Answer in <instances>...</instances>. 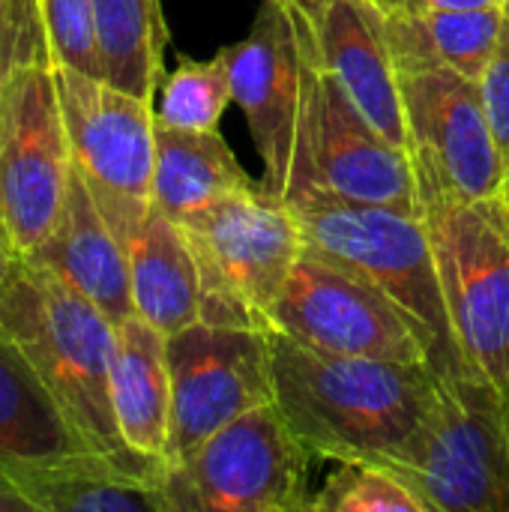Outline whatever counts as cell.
I'll list each match as a JSON object with an SVG mask.
<instances>
[{
  "label": "cell",
  "mask_w": 509,
  "mask_h": 512,
  "mask_svg": "<svg viewBox=\"0 0 509 512\" xmlns=\"http://www.w3.org/2000/svg\"><path fill=\"white\" fill-rule=\"evenodd\" d=\"M312 453L276 402L258 405L168 465V512H312Z\"/></svg>",
  "instance_id": "7"
},
{
  "label": "cell",
  "mask_w": 509,
  "mask_h": 512,
  "mask_svg": "<svg viewBox=\"0 0 509 512\" xmlns=\"http://www.w3.org/2000/svg\"><path fill=\"white\" fill-rule=\"evenodd\" d=\"M273 402L315 459L390 465L426 420L438 372L327 354L267 333Z\"/></svg>",
  "instance_id": "1"
},
{
  "label": "cell",
  "mask_w": 509,
  "mask_h": 512,
  "mask_svg": "<svg viewBox=\"0 0 509 512\" xmlns=\"http://www.w3.org/2000/svg\"><path fill=\"white\" fill-rule=\"evenodd\" d=\"M381 12H426V9H474L498 6L504 0H372Z\"/></svg>",
  "instance_id": "29"
},
{
  "label": "cell",
  "mask_w": 509,
  "mask_h": 512,
  "mask_svg": "<svg viewBox=\"0 0 509 512\" xmlns=\"http://www.w3.org/2000/svg\"><path fill=\"white\" fill-rule=\"evenodd\" d=\"M501 201H504V207L509 210V156H504V180H501Z\"/></svg>",
  "instance_id": "33"
},
{
  "label": "cell",
  "mask_w": 509,
  "mask_h": 512,
  "mask_svg": "<svg viewBox=\"0 0 509 512\" xmlns=\"http://www.w3.org/2000/svg\"><path fill=\"white\" fill-rule=\"evenodd\" d=\"M15 33H18V63H48L42 0H9Z\"/></svg>",
  "instance_id": "28"
},
{
  "label": "cell",
  "mask_w": 509,
  "mask_h": 512,
  "mask_svg": "<svg viewBox=\"0 0 509 512\" xmlns=\"http://www.w3.org/2000/svg\"><path fill=\"white\" fill-rule=\"evenodd\" d=\"M255 186L219 132H183L156 123L153 207L180 222L189 213Z\"/></svg>",
  "instance_id": "21"
},
{
  "label": "cell",
  "mask_w": 509,
  "mask_h": 512,
  "mask_svg": "<svg viewBox=\"0 0 509 512\" xmlns=\"http://www.w3.org/2000/svg\"><path fill=\"white\" fill-rule=\"evenodd\" d=\"M399 87L420 204L426 198H495L504 153L480 81L447 66H399Z\"/></svg>",
  "instance_id": "12"
},
{
  "label": "cell",
  "mask_w": 509,
  "mask_h": 512,
  "mask_svg": "<svg viewBox=\"0 0 509 512\" xmlns=\"http://www.w3.org/2000/svg\"><path fill=\"white\" fill-rule=\"evenodd\" d=\"M54 81L72 168L111 231L129 246L153 210L156 102L66 66L54 69Z\"/></svg>",
  "instance_id": "8"
},
{
  "label": "cell",
  "mask_w": 509,
  "mask_h": 512,
  "mask_svg": "<svg viewBox=\"0 0 509 512\" xmlns=\"http://www.w3.org/2000/svg\"><path fill=\"white\" fill-rule=\"evenodd\" d=\"M291 207L306 255L363 279L393 300L423 333L435 372H465L423 213L321 195L297 198Z\"/></svg>",
  "instance_id": "3"
},
{
  "label": "cell",
  "mask_w": 509,
  "mask_h": 512,
  "mask_svg": "<svg viewBox=\"0 0 509 512\" xmlns=\"http://www.w3.org/2000/svg\"><path fill=\"white\" fill-rule=\"evenodd\" d=\"M480 87L486 96L498 147L504 156H509V0L501 3V33H498L495 51H492V60L486 66Z\"/></svg>",
  "instance_id": "27"
},
{
  "label": "cell",
  "mask_w": 509,
  "mask_h": 512,
  "mask_svg": "<svg viewBox=\"0 0 509 512\" xmlns=\"http://www.w3.org/2000/svg\"><path fill=\"white\" fill-rule=\"evenodd\" d=\"M267 333L327 354L432 366L423 333L393 300L306 252L276 297Z\"/></svg>",
  "instance_id": "13"
},
{
  "label": "cell",
  "mask_w": 509,
  "mask_h": 512,
  "mask_svg": "<svg viewBox=\"0 0 509 512\" xmlns=\"http://www.w3.org/2000/svg\"><path fill=\"white\" fill-rule=\"evenodd\" d=\"M93 15L105 78L156 102L171 39L162 0H93Z\"/></svg>",
  "instance_id": "23"
},
{
  "label": "cell",
  "mask_w": 509,
  "mask_h": 512,
  "mask_svg": "<svg viewBox=\"0 0 509 512\" xmlns=\"http://www.w3.org/2000/svg\"><path fill=\"white\" fill-rule=\"evenodd\" d=\"M90 450L24 351L0 336V468L21 471Z\"/></svg>",
  "instance_id": "19"
},
{
  "label": "cell",
  "mask_w": 509,
  "mask_h": 512,
  "mask_svg": "<svg viewBox=\"0 0 509 512\" xmlns=\"http://www.w3.org/2000/svg\"><path fill=\"white\" fill-rule=\"evenodd\" d=\"M72 183V153L48 63H15L0 90V237L30 258L54 231Z\"/></svg>",
  "instance_id": "10"
},
{
  "label": "cell",
  "mask_w": 509,
  "mask_h": 512,
  "mask_svg": "<svg viewBox=\"0 0 509 512\" xmlns=\"http://www.w3.org/2000/svg\"><path fill=\"white\" fill-rule=\"evenodd\" d=\"M15 63H18V33H15L9 0H0V90L9 72L15 69Z\"/></svg>",
  "instance_id": "30"
},
{
  "label": "cell",
  "mask_w": 509,
  "mask_h": 512,
  "mask_svg": "<svg viewBox=\"0 0 509 512\" xmlns=\"http://www.w3.org/2000/svg\"><path fill=\"white\" fill-rule=\"evenodd\" d=\"M165 333L132 315L117 324L111 363V402L120 438L129 450L168 462L171 372Z\"/></svg>",
  "instance_id": "18"
},
{
  "label": "cell",
  "mask_w": 509,
  "mask_h": 512,
  "mask_svg": "<svg viewBox=\"0 0 509 512\" xmlns=\"http://www.w3.org/2000/svg\"><path fill=\"white\" fill-rule=\"evenodd\" d=\"M48 66H66L105 78L93 0H42Z\"/></svg>",
  "instance_id": "26"
},
{
  "label": "cell",
  "mask_w": 509,
  "mask_h": 512,
  "mask_svg": "<svg viewBox=\"0 0 509 512\" xmlns=\"http://www.w3.org/2000/svg\"><path fill=\"white\" fill-rule=\"evenodd\" d=\"M168 462L141 453L81 450L12 471L36 512H168Z\"/></svg>",
  "instance_id": "16"
},
{
  "label": "cell",
  "mask_w": 509,
  "mask_h": 512,
  "mask_svg": "<svg viewBox=\"0 0 509 512\" xmlns=\"http://www.w3.org/2000/svg\"><path fill=\"white\" fill-rule=\"evenodd\" d=\"M318 51L354 108L396 147L408 150L399 66L384 12L372 0H303Z\"/></svg>",
  "instance_id": "15"
},
{
  "label": "cell",
  "mask_w": 509,
  "mask_h": 512,
  "mask_svg": "<svg viewBox=\"0 0 509 512\" xmlns=\"http://www.w3.org/2000/svg\"><path fill=\"white\" fill-rule=\"evenodd\" d=\"M321 492H315L312 512H426L417 492L384 465L336 462Z\"/></svg>",
  "instance_id": "25"
},
{
  "label": "cell",
  "mask_w": 509,
  "mask_h": 512,
  "mask_svg": "<svg viewBox=\"0 0 509 512\" xmlns=\"http://www.w3.org/2000/svg\"><path fill=\"white\" fill-rule=\"evenodd\" d=\"M135 315L171 336L201 321V276L183 228L162 210H150L126 246Z\"/></svg>",
  "instance_id": "20"
},
{
  "label": "cell",
  "mask_w": 509,
  "mask_h": 512,
  "mask_svg": "<svg viewBox=\"0 0 509 512\" xmlns=\"http://www.w3.org/2000/svg\"><path fill=\"white\" fill-rule=\"evenodd\" d=\"M507 408H509V393H507Z\"/></svg>",
  "instance_id": "34"
},
{
  "label": "cell",
  "mask_w": 509,
  "mask_h": 512,
  "mask_svg": "<svg viewBox=\"0 0 509 512\" xmlns=\"http://www.w3.org/2000/svg\"><path fill=\"white\" fill-rule=\"evenodd\" d=\"M294 15L303 39V69H306V120H303L306 186L300 198L321 195L336 201L423 213L420 186L408 150L390 144L354 108V102L348 99V93L342 90V84L327 69L318 51L315 27L303 0H294Z\"/></svg>",
  "instance_id": "9"
},
{
  "label": "cell",
  "mask_w": 509,
  "mask_h": 512,
  "mask_svg": "<svg viewBox=\"0 0 509 512\" xmlns=\"http://www.w3.org/2000/svg\"><path fill=\"white\" fill-rule=\"evenodd\" d=\"M426 512H509L507 396L471 372H438L435 399L387 465Z\"/></svg>",
  "instance_id": "5"
},
{
  "label": "cell",
  "mask_w": 509,
  "mask_h": 512,
  "mask_svg": "<svg viewBox=\"0 0 509 512\" xmlns=\"http://www.w3.org/2000/svg\"><path fill=\"white\" fill-rule=\"evenodd\" d=\"M15 252L9 249V243L0 237V309H3V294H6V282H9V273H12V264H15ZM0 336H3V324H0Z\"/></svg>",
  "instance_id": "32"
},
{
  "label": "cell",
  "mask_w": 509,
  "mask_h": 512,
  "mask_svg": "<svg viewBox=\"0 0 509 512\" xmlns=\"http://www.w3.org/2000/svg\"><path fill=\"white\" fill-rule=\"evenodd\" d=\"M171 372L168 465L189 459L210 435L273 402L264 330L195 321L165 339Z\"/></svg>",
  "instance_id": "14"
},
{
  "label": "cell",
  "mask_w": 509,
  "mask_h": 512,
  "mask_svg": "<svg viewBox=\"0 0 509 512\" xmlns=\"http://www.w3.org/2000/svg\"><path fill=\"white\" fill-rule=\"evenodd\" d=\"M423 219L465 372L509 393V210L486 201L426 198Z\"/></svg>",
  "instance_id": "6"
},
{
  "label": "cell",
  "mask_w": 509,
  "mask_h": 512,
  "mask_svg": "<svg viewBox=\"0 0 509 512\" xmlns=\"http://www.w3.org/2000/svg\"><path fill=\"white\" fill-rule=\"evenodd\" d=\"M216 54L225 60L234 105L249 123L261 186L285 201L300 198L306 186V69L294 0H264L249 36Z\"/></svg>",
  "instance_id": "11"
},
{
  "label": "cell",
  "mask_w": 509,
  "mask_h": 512,
  "mask_svg": "<svg viewBox=\"0 0 509 512\" xmlns=\"http://www.w3.org/2000/svg\"><path fill=\"white\" fill-rule=\"evenodd\" d=\"M0 512H36L30 498L21 492V486L12 480V474L3 468H0Z\"/></svg>",
  "instance_id": "31"
},
{
  "label": "cell",
  "mask_w": 509,
  "mask_h": 512,
  "mask_svg": "<svg viewBox=\"0 0 509 512\" xmlns=\"http://www.w3.org/2000/svg\"><path fill=\"white\" fill-rule=\"evenodd\" d=\"M30 261L66 279L75 291L96 303L111 324H123L135 315L129 285V252L99 213L75 168L63 213L45 243L30 255Z\"/></svg>",
  "instance_id": "17"
},
{
  "label": "cell",
  "mask_w": 509,
  "mask_h": 512,
  "mask_svg": "<svg viewBox=\"0 0 509 512\" xmlns=\"http://www.w3.org/2000/svg\"><path fill=\"white\" fill-rule=\"evenodd\" d=\"M201 276V321L270 330L282 285L303 255L294 207L261 183L177 222Z\"/></svg>",
  "instance_id": "4"
},
{
  "label": "cell",
  "mask_w": 509,
  "mask_h": 512,
  "mask_svg": "<svg viewBox=\"0 0 509 512\" xmlns=\"http://www.w3.org/2000/svg\"><path fill=\"white\" fill-rule=\"evenodd\" d=\"M0 324L3 336L24 351L90 450L135 453L120 438L111 402L117 324L96 303L54 270L15 258Z\"/></svg>",
  "instance_id": "2"
},
{
  "label": "cell",
  "mask_w": 509,
  "mask_h": 512,
  "mask_svg": "<svg viewBox=\"0 0 509 512\" xmlns=\"http://www.w3.org/2000/svg\"><path fill=\"white\" fill-rule=\"evenodd\" d=\"M396 66H447L483 81L501 33V3L474 9L384 12Z\"/></svg>",
  "instance_id": "22"
},
{
  "label": "cell",
  "mask_w": 509,
  "mask_h": 512,
  "mask_svg": "<svg viewBox=\"0 0 509 512\" xmlns=\"http://www.w3.org/2000/svg\"><path fill=\"white\" fill-rule=\"evenodd\" d=\"M234 102L225 60L183 57L159 84L156 123L183 132H216L225 108Z\"/></svg>",
  "instance_id": "24"
}]
</instances>
